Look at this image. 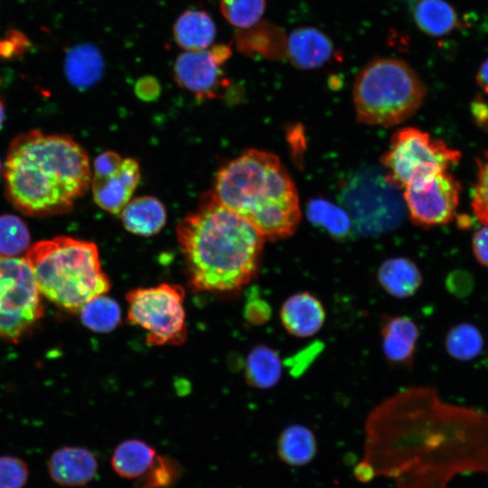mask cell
<instances>
[{
	"label": "cell",
	"mask_w": 488,
	"mask_h": 488,
	"mask_svg": "<svg viewBox=\"0 0 488 488\" xmlns=\"http://www.w3.org/2000/svg\"><path fill=\"white\" fill-rule=\"evenodd\" d=\"M476 181L472 191L471 206L475 217L488 225V151L476 159Z\"/></svg>",
	"instance_id": "4dcf8cb0"
},
{
	"label": "cell",
	"mask_w": 488,
	"mask_h": 488,
	"mask_svg": "<svg viewBox=\"0 0 488 488\" xmlns=\"http://www.w3.org/2000/svg\"><path fill=\"white\" fill-rule=\"evenodd\" d=\"M212 192L265 240L288 238L300 222L296 185L272 153L249 149L230 161L218 172Z\"/></svg>",
	"instance_id": "277c9868"
},
{
	"label": "cell",
	"mask_w": 488,
	"mask_h": 488,
	"mask_svg": "<svg viewBox=\"0 0 488 488\" xmlns=\"http://www.w3.org/2000/svg\"><path fill=\"white\" fill-rule=\"evenodd\" d=\"M271 315L269 305L261 299H255L249 302L246 307V318L255 324L267 322Z\"/></svg>",
	"instance_id": "e575fe53"
},
{
	"label": "cell",
	"mask_w": 488,
	"mask_h": 488,
	"mask_svg": "<svg viewBox=\"0 0 488 488\" xmlns=\"http://www.w3.org/2000/svg\"><path fill=\"white\" fill-rule=\"evenodd\" d=\"M6 195L22 213L48 216L70 211L91 184L85 150L63 135L32 130L11 143L4 164Z\"/></svg>",
	"instance_id": "3957f363"
},
{
	"label": "cell",
	"mask_w": 488,
	"mask_h": 488,
	"mask_svg": "<svg viewBox=\"0 0 488 488\" xmlns=\"http://www.w3.org/2000/svg\"><path fill=\"white\" fill-rule=\"evenodd\" d=\"M184 296L181 286L168 283L131 289L127 321L146 332L149 345H181L187 337Z\"/></svg>",
	"instance_id": "ba28073f"
},
{
	"label": "cell",
	"mask_w": 488,
	"mask_h": 488,
	"mask_svg": "<svg viewBox=\"0 0 488 488\" xmlns=\"http://www.w3.org/2000/svg\"><path fill=\"white\" fill-rule=\"evenodd\" d=\"M354 477L361 483H369L376 477L373 468L365 461L361 460L354 467Z\"/></svg>",
	"instance_id": "8d00e7d4"
},
{
	"label": "cell",
	"mask_w": 488,
	"mask_h": 488,
	"mask_svg": "<svg viewBox=\"0 0 488 488\" xmlns=\"http://www.w3.org/2000/svg\"><path fill=\"white\" fill-rule=\"evenodd\" d=\"M447 353L455 360L468 361L477 357L483 348V337L480 330L470 323L453 326L445 338Z\"/></svg>",
	"instance_id": "484cf974"
},
{
	"label": "cell",
	"mask_w": 488,
	"mask_h": 488,
	"mask_svg": "<svg viewBox=\"0 0 488 488\" xmlns=\"http://www.w3.org/2000/svg\"><path fill=\"white\" fill-rule=\"evenodd\" d=\"M1 170H2V164H1V161H0V173H1Z\"/></svg>",
	"instance_id": "b9f144b4"
},
{
	"label": "cell",
	"mask_w": 488,
	"mask_h": 488,
	"mask_svg": "<svg viewBox=\"0 0 488 488\" xmlns=\"http://www.w3.org/2000/svg\"><path fill=\"white\" fill-rule=\"evenodd\" d=\"M277 452L279 459L287 465L297 467L306 465L317 454L315 436L304 425H290L279 435Z\"/></svg>",
	"instance_id": "44dd1931"
},
{
	"label": "cell",
	"mask_w": 488,
	"mask_h": 488,
	"mask_svg": "<svg viewBox=\"0 0 488 488\" xmlns=\"http://www.w3.org/2000/svg\"><path fill=\"white\" fill-rule=\"evenodd\" d=\"M362 460L395 488H447L457 475L488 474V413L447 403L432 387L403 389L369 413Z\"/></svg>",
	"instance_id": "6da1fadb"
},
{
	"label": "cell",
	"mask_w": 488,
	"mask_h": 488,
	"mask_svg": "<svg viewBox=\"0 0 488 488\" xmlns=\"http://www.w3.org/2000/svg\"><path fill=\"white\" fill-rule=\"evenodd\" d=\"M176 235L195 291H238L258 273L265 239L221 204L212 191L181 220Z\"/></svg>",
	"instance_id": "7a4b0ae2"
},
{
	"label": "cell",
	"mask_w": 488,
	"mask_h": 488,
	"mask_svg": "<svg viewBox=\"0 0 488 488\" xmlns=\"http://www.w3.org/2000/svg\"><path fill=\"white\" fill-rule=\"evenodd\" d=\"M105 62L99 49L92 43H80L68 50L64 60L65 76L75 88L86 89L102 77Z\"/></svg>",
	"instance_id": "e0dca14e"
},
{
	"label": "cell",
	"mask_w": 488,
	"mask_h": 488,
	"mask_svg": "<svg viewBox=\"0 0 488 488\" xmlns=\"http://www.w3.org/2000/svg\"><path fill=\"white\" fill-rule=\"evenodd\" d=\"M282 371V360L271 347L257 346L247 358L246 379L255 388L267 389L274 387L280 380Z\"/></svg>",
	"instance_id": "cb8c5ba5"
},
{
	"label": "cell",
	"mask_w": 488,
	"mask_h": 488,
	"mask_svg": "<svg viewBox=\"0 0 488 488\" xmlns=\"http://www.w3.org/2000/svg\"><path fill=\"white\" fill-rule=\"evenodd\" d=\"M40 294L70 311H80L110 289L97 246L59 236L31 246L25 255Z\"/></svg>",
	"instance_id": "5b68a950"
},
{
	"label": "cell",
	"mask_w": 488,
	"mask_h": 488,
	"mask_svg": "<svg viewBox=\"0 0 488 488\" xmlns=\"http://www.w3.org/2000/svg\"><path fill=\"white\" fill-rule=\"evenodd\" d=\"M30 248V233L17 216H0V256L14 258Z\"/></svg>",
	"instance_id": "f1b7e54d"
},
{
	"label": "cell",
	"mask_w": 488,
	"mask_h": 488,
	"mask_svg": "<svg viewBox=\"0 0 488 488\" xmlns=\"http://www.w3.org/2000/svg\"><path fill=\"white\" fill-rule=\"evenodd\" d=\"M472 249L476 260L488 268V225L475 231L472 239Z\"/></svg>",
	"instance_id": "836d02e7"
},
{
	"label": "cell",
	"mask_w": 488,
	"mask_h": 488,
	"mask_svg": "<svg viewBox=\"0 0 488 488\" xmlns=\"http://www.w3.org/2000/svg\"><path fill=\"white\" fill-rule=\"evenodd\" d=\"M266 0H221L220 10L223 17L233 26L249 28L262 17Z\"/></svg>",
	"instance_id": "f546056e"
},
{
	"label": "cell",
	"mask_w": 488,
	"mask_h": 488,
	"mask_svg": "<svg viewBox=\"0 0 488 488\" xmlns=\"http://www.w3.org/2000/svg\"><path fill=\"white\" fill-rule=\"evenodd\" d=\"M461 152L443 140L433 138L416 127L397 130L380 157L385 181L395 189H404L411 182L448 171L461 159Z\"/></svg>",
	"instance_id": "52a82bcc"
},
{
	"label": "cell",
	"mask_w": 488,
	"mask_h": 488,
	"mask_svg": "<svg viewBox=\"0 0 488 488\" xmlns=\"http://www.w3.org/2000/svg\"><path fill=\"white\" fill-rule=\"evenodd\" d=\"M446 287L455 296H466L474 287L472 275L465 270H455L446 277Z\"/></svg>",
	"instance_id": "d6a6232c"
},
{
	"label": "cell",
	"mask_w": 488,
	"mask_h": 488,
	"mask_svg": "<svg viewBox=\"0 0 488 488\" xmlns=\"http://www.w3.org/2000/svg\"><path fill=\"white\" fill-rule=\"evenodd\" d=\"M476 82L481 89L488 95V58L482 62L477 70Z\"/></svg>",
	"instance_id": "f35d334b"
},
{
	"label": "cell",
	"mask_w": 488,
	"mask_h": 488,
	"mask_svg": "<svg viewBox=\"0 0 488 488\" xmlns=\"http://www.w3.org/2000/svg\"><path fill=\"white\" fill-rule=\"evenodd\" d=\"M427 94L417 72L404 61L375 59L358 73L353 103L359 122L390 127L412 117Z\"/></svg>",
	"instance_id": "8992f818"
},
{
	"label": "cell",
	"mask_w": 488,
	"mask_h": 488,
	"mask_svg": "<svg viewBox=\"0 0 488 488\" xmlns=\"http://www.w3.org/2000/svg\"><path fill=\"white\" fill-rule=\"evenodd\" d=\"M470 111L476 126L483 131H488V102L477 96L471 102Z\"/></svg>",
	"instance_id": "d590c367"
},
{
	"label": "cell",
	"mask_w": 488,
	"mask_h": 488,
	"mask_svg": "<svg viewBox=\"0 0 488 488\" xmlns=\"http://www.w3.org/2000/svg\"><path fill=\"white\" fill-rule=\"evenodd\" d=\"M136 89L138 94L147 96V90L154 93L158 89V85L155 80L152 78H145L138 81L136 84Z\"/></svg>",
	"instance_id": "ab89813d"
},
{
	"label": "cell",
	"mask_w": 488,
	"mask_h": 488,
	"mask_svg": "<svg viewBox=\"0 0 488 488\" xmlns=\"http://www.w3.org/2000/svg\"><path fill=\"white\" fill-rule=\"evenodd\" d=\"M140 180V167L132 158H123L120 166L106 174H93L91 189L96 204L112 214L121 212Z\"/></svg>",
	"instance_id": "8fae6325"
},
{
	"label": "cell",
	"mask_w": 488,
	"mask_h": 488,
	"mask_svg": "<svg viewBox=\"0 0 488 488\" xmlns=\"http://www.w3.org/2000/svg\"><path fill=\"white\" fill-rule=\"evenodd\" d=\"M156 455V450L145 441L127 439L114 449L111 466L119 477L136 480L147 471Z\"/></svg>",
	"instance_id": "7402d4cb"
},
{
	"label": "cell",
	"mask_w": 488,
	"mask_h": 488,
	"mask_svg": "<svg viewBox=\"0 0 488 488\" xmlns=\"http://www.w3.org/2000/svg\"><path fill=\"white\" fill-rule=\"evenodd\" d=\"M177 83L201 97H211L221 80L220 65L210 51H186L174 62Z\"/></svg>",
	"instance_id": "7c38bea8"
},
{
	"label": "cell",
	"mask_w": 488,
	"mask_h": 488,
	"mask_svg": "<svg viewBox=\"0 0 488 488\" xmlns=\"http://www.w3.org/2000/svg\"><path fill=\"white\" fill-rule=\"evenodd\" d=\"M210 52L219 65H221L231 55L230 46L224 44H218L213 46L211 49Z\"/></svg>",
	"instance_id": "74e56055"
},
{
	"label": "cell",
	"mask_w": 488,
	"mask_h": 488,
	"mask_svg": "<svg viewBox=\"0 0 488 488\" xmlns=\"http://www.w3.org/2000/svg\"><path fill=\"white\" fill-rule=\"evenodd\" d=\"M4 115H5L4 105H3V103L0 101V127H1L2 123H3Z\"/></svg>",
	"instance_id": "60d3db41"
},
{
	"label": "cell",
	"mask_w": 488,
	"mask_h": 488,
	"mask_svg": "<svg viewBox=\"0 0 488 488\" xmlns=\"http://www.w3.org/2000/svg\"><path fill=\"white\" fill-rule=\"evenodd\" d=\"M99 464L94 454L80 446H64L49 457L47 470L51 479L63 487H82L96 476Z\"/></svg>",
	"instance_id": "4fadbf2b"
},
{
	"label": "cell",
	"mask_w": 488,
	"mask_h": 488,
	"mask_svg": "<svg viewBox=\"0 0 488 488\" xmlns=\"http://www.w3.org/2000/svg\"><path fill=\"white\" fill-rule=\"evenodd\" d=\"M42 315L40 292L26 258L0 256V338L17 340Z\"/></svg>",
	"instance_id": "9c48e42d"
},
{
	"label": "cell",
	"mask_w": 488,
	"mask_h": 488,
	"mask_svg": "<svg viewBox=\"0 0 488 488\" xmlns=\"http://www.w3.org/2000/svg\"><path fill=\"white\" fill-rule=\"evenodd\" d=\"M418 27L430 36H443L457 25V14L445 0H419L413 9Z\"/></svg>",
	"instance_id": "603a6c76"
},
{
	"label": "cell",
	"mask_w": 488,
	"mask_h": 488,
	"mask_svg": "<svg viewBox=\"0 0 488 488\" xmlns=\"http://www.w3.org/2000/svg\"><path fill=\"white\" fill-rule=\"evenodd\" d=\"M333 52L331 39L311 26L293 30L286 42V54L299 70H314L327 62Z\"/></svg>",
	"instance_id": "2e32d148"
},
{
	"label": "cell",
	"mask_w": 488,
	"mask_h": 488,
	"mask_svg": "<svg viewBox=\"0 0 488 488\" xmlns=\"http://www.w3.org/2000/svg\"><path fill=\"white\" fill-rule=\"evenodd\" d=\"M279 318L289 334L308 338L322 329L326 314L319 298L310 292L302 291L291 295L284 301Z\"/></svg>",
	"instance_id": "9a60e30c"
},
{
	"label": "cell",
	"mask_w": 488,
	"mask_h": 488,
	"mask_svg": "<svg viewBox=\"0 0 488 488\" xmlns=\"http://www.w3.org/2000/svg\"><path fill=\"white\" fill-rule=\"evenodd\" d=\"M124 227L131 233L149 237L158 233L166 222L164 204L155 197L140 196L130 200L121 211Z\"/></svg>",
	"instance_id": "d6986e66"
},
{
	"label": "cell",
	"mask_w": 488,
	"mask_h": 488,
	"mask_svg": "<svg viewBox=\"0 0 488 488\" xmlns=\"http://www.w3.org/2000/svg\"><path fill=\"white\" fill-rule=\"evenodd\" d=\"M306 214L312 223L325 230L334 238L345 237L351 229V217L347 211L321 198L307 203Z\"/></svg>",
	"instance_id": "4316f807"
},
{
	"label": "cell",
	"mask_w": 488,
	"mask_h": 488,
	"mask_svg": "<svg viewBox=\"0 0 488 488\" xmlns=\"http://www.w3.org/2000/svg\"><path fill=\"white\" fill-rule=\"evenodd\" d=\"M380 334L386 361L393 366L411 369L419 336L417 324L406 315L383 314Z\"/></svg>",
	"instance_id": "5bb4252c"
},
{
	"label": "cell",
	"mask_w": 488,
	"mask_h": 488,
	"mask_svg": "<svg viewBox=\"0 0 488 488\" xmlns=\"http://www.w3.org/2000/svg\"><path fill=\"white\" fill-rule=\"evenodd\" d=\"M29 479L25 461L12 455H0V488H23Z\"/></svg>",
	"instance_id": "1f68e13d"
},
{
	"label": "cell",
	"mask_w": 488,
	"mask_h": 488,
	"mask_svg": "<svg viewBox=\"0 0 488 488\" xmlns=\"http://www.w3.org/2000/svg\"><path fill=\"white\" fill-rule=\"evenodd\" d=\"M80 312L82 324L96 333H109L121 322L118 304L106 294L89 301Z\"/></svg>",
	"instance_id": "d4e9b609"
},
{
	"label": "cell",
	"mask_w": 488,
	"mask_h": 488,
	"mask_svg": "<svg viewBox=\"0 0 488 488\" xmlns=\"http://www.w3.org/2000/svg\"><path fill=\"white\" fill-rule=\"evenodd\" d=\"M411 221L424 228L446 224L459 202L461 184L447 171L415 180L404 189Z\"/></svg>",
	"instance_id": "30bf717a"
},
{
	"label": "cell",
	"mask_w": 488,
	"mask_h": 488,
	"mask_svg": "<svg viewBox=\"0 0 488 488\" xmlns=\"http://www.w3.org/2000/svg\"><path fill=\"white\" fill-rule=\"evenodd\" d=\"M183 473V466L174 458L156 455L147 471L136 479L132 488H173Z\"/></svg>",
	"instance_id": "83f0119b"
},
{
	"label": "cell",
	"mask_w": 488,
	"mask_h": 488,
	"mask_svg": "<svg viewBox=\"0 0 488 488\" xmlns=\"http://www.w3.org/2000/svg\"><path fill=\"white\" fill-rule=\"evenodd\" d=\"M377 279L389 296L399 299L414 296L423 281L418 266L403 257L383 261L378 268Z\"/></svg>",
	"instance_id": "ac0fdd59"
},
{
	"label": "cell",
	"mask_w": 488,
	"mask_h": 488,
	"mask_svg": "<svg viewBox=\"0 0 488 488\" xmlns=\"http://www.w3.org/2000/svg\"><path fill=\"white\" fill-rule=\"evenodd\" d=\"M216 26L208 13L187 10L175 21L174 38L186 51L205 50L214 41Z\"/></svg>",
	"instance_id": "ffe728a7"
}]
</instances>
